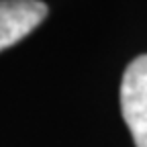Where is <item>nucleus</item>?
I'll return each mask as SVG.
<instances>
[{
	"label": "nucleus",
	"instance_id": "1",
	"mask_svg": "<svg viewBox=\"0 0 147 147\" xmlns=\"http://www.w3.org/2000/svg\"><path fill=\"white\" fill-rule=\"evenodd\" d=\"M121 110L137 147H147V55L127 65L121 82Z\"/></svg>",
	"mask_w": 147,
	"mask_h": 147
},
{
	"label": "nucleus",
	"instance_id": "2",
	"mask_svg": "<svg viewBox=\"0 0 147 147\" xmlns=\"http://www.w3.org/2000/svg\"><path fill=\"white\" fill-rule=\"evenodd\" d=\"M47 12L49 8L41 0H0V51L35 31Z\"/></svg>",
	"mask_w": 147,
	"mask_h": 147
}]
</instances>
